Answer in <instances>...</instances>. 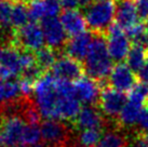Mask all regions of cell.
I'll use <instances>...</instances> for the list:
<instances>
[{
  "label": "cell",
  "instance_id": "6da1fadb",
  "mask_svg": "<svg viewBox=\"0 0 148 147\" xmlns=\"http://www.w3.org/2000/svg\"><path fill=\"white\" fill-rule=\"evenodd\" d=\"M35 102L42 117L53 120H74L81 109L74 83L43 75L35 84Z\"/></svg>",
  "mask_w": 148,
  "mask_h": 147
},
{
  "label": "cell",
  "instance_id": "7a4b0ae2",
  "mask_svg": "<svg viewBox=\"0 0 148 147\" xmlns=\"http://www.w3.org/2000/svg\"><path fill=\"white\" fill-rule=\"evenodd\" d=\"M84 70L89 77L99 83H102L112 70V58L108 51L106 40L101 34L93 37L84 62Z\"/></svg>",
  "mask_w": 148,
  "mask_h": 147
},
{
  "label": "cell",
  "instance_id": "3957f363",
  "mask_svg": "<svg viewBox=\"0 0 148 147\" xmlns=\"http://www.w3.org/2000/svg\"><path fill=\"white\" fill-rule=\"evenodd\" d=\"M116 15V4L114 0H95L86 11L88 26L95 33L102 34L111 25Z\"/></svg>",
  "mask_w": 148,
  "mask_h": 147
},
{
  "label": "cell",
  "instance_id": "277c9868",
  "mask_svg": "<svg viewBox=\"0 0 148 147\" xmlns=\"http://www.w3.org/2000/svg\"><path fill=\"white\" fill-rule=\"evenodd\" d=\"M45 42L43 30L41 26L35 22L28 23L22 28L17 29L13 34V40L11 43L18 48H24L28 51H38L43 48Z\"/></svg>",
  "mask_w": 148,
  "mask_h": 147
},
{
  "label": "cell",
  "instance_id": "5b68a950",
  "mask_svg": "<svg viewBox=\"0 0 148 147\" xmlns=\"http://www.w3.org/2000/svg\"><path fill=\"white\" fill-rule=\"evenodd\" d=\"M26 126L22 116L3 117L0 124V147H12L21 144Z\"/></svg>",
  "mask_w": 148,
  "mask_h": 147
},
{
  "label": "cell",
  "instance_id": "8992f818",
  "mask_svg": "<svg viewBox=\"0 0 148 147\" xmlns=\"http://www.w3.org/2000/svg\"><path fill=\"white\" fill-rule=\"evenodd\" d=\"M107 47L114 61L120 62L127 58L131 49L130 38L124 29L118 24H111L107 29Z\"/></svg>",
  "mask_w": 148,
  "mask_h": 147
},
{
  "label": "cell",
  "instance_id": "52a82bcc",
  "mask_svg": "<svg viewBox=\"0 0 148 147\" xmlns=\"http://www.w3.org/2000/svg\"><path fill=\"white\" fill-rule=\"evenodd\" d=\"M127 98L123 92L116 90L114 88H107L101 91V95L99 98V108L106 116L116 117L119 116L121 110L127 104Z\"/></svg>",
  "mask_w": 148,
  "mask_h": 147
},
{
  "label": "cell",
  "instance_id": "ba28073f",
  "mask_svg": "<svg viewBox=\"0 0 148 147\" xmlns=\"http://www.w3.org/2000/svg\"><path fill=\"white\" fill-rule=\"evenodd\" d=\"M41 28L43 30L45 42L49 45V48L54 50L62 48L65 45L67 33L61 20H58L56 16L43 19L41 21Z\"/></svg>",
  "mask_w": 148,
  "mask_h": 147
},
{
  "label": "cell",
  "instance_id": "9c48e42d",
  "mask_svg": "<svg viewBox=\"0 0 148 147\" xmlns=\"http://www.w3.org/2000/svg\"><path fill=\"white\" fill-rule=\"evenodd\" d=\"M42 139L53 146L63 147L68 139V128L58 120L48 119L41 123Z\"/></svg>",
  "mask_w": 148,
  "mask_h": 147
},
{
  "label": "cell",
  "instance_id": "30bf717a",
  "mask_svg": "<svg viewBox=\"0 0 148 147\" xmlns=\"http://www.w3.org/2000/svg\"><path fill=\"white\" fill-rule=\"evenodd\" d=\"M52 75L54 77L67 81L74 80L76 81L77 79L82 77L83 68L79 61L75 60L70 56H62L58 58L56 62L52 66Z\"/></svg>",
  "mask_w": 148,
  "mask_h": 147
},
{
  "label": "cell",
  "instance_id": "8fae6325",
  "mask_svg": "<svg viewBox=\"0 0 148 147\" xmlns=\"http://www.w3.org/2000/svg\"><path fill=\"white\" fill-rule=\"evenodd\" d=\"M135 81L134 71L127 64L122 63L116 65L109 75L110 87L120 92H130L136 84Z\"/></svg>",
  "mask_w": 148,
  "mask_h": 147
},
{
  "label": "cell",
  "instance_id": "7c38bea8",
  "mask_svg": "<svg viewBox=\"0 0 148 147\" xmlns=\"http://www.w3.org/2000/svg\"><path fill=\"white\" fill-rule=\"evenodd\" d=\"M75 94L80 103L91 105L99 101V83L94 79L86 77H80L74 82Z\"/></svg>",
  "mask_w": 148,
  "mask_h": 147
},
{
  "label": "cell",
  "instance_id": "4fadbf2b",
  "mask_svg": "<svg viewBox=\"0 0 148 147\" xmlns=\"http://www.w3.org/2000/svg\"><path fill=\"white\" fill-rule=\"evenodd\" d=\"M73 123L78 130L86 129H101L103 127L104 119L99 110L91 105H86L82 107L76 118L73 120Z\"/></svg>",
  "mask_w": 148,
  "mask_h": 147
},
{
  "label": "cell",
  "instance_id": "5bb4252c",
  "mask_svg": "<svg viewBox=\"0 0 148 147\" xmlns=\"http://www.w3.org/2000/svg\"><path fill=\"white\" fill-rule=\"evenodd\" d=\"M92 40H93L92 35L86 32L74 36L66 45V53L68 56L73 57L79 62L86 60Z\"/></svg>",
  "mask_w": 148,
  "mask_h": 147
},
{
  "label": "cell",
  "instance_id": "9a60e30c",
  "mask_svg": "<svg viewBox=\"0 0 148 147\" xmlns=\"http://www.w3.org/2000/svg\"><path fill=\"white\" fill-rule=\"evenodd\" d=\"M116 20L117 24L124 30L138 23L134 0H118L116 4Z\"/></svg>",
  "mask_w": 148,
  "mask_h": 147
},
{
  "label": "cell",
  "instance_id": "2e32d148",
  "mask_svg": "<svg viewBox=\"0 0 148 147\" xmlns=\"http://www.w3.org/2000/svg\"><path fill=\"white\" fill-rule=\"evenodd\" d=\"M21 53L22 50L12 43L0 47V65L9 68L15 77L23 73Z\"/></svg>",
  "mask_w": 148,
  "mask_h": 147
},
{
  "label": "cell",
  "instance_id": "e0dca14e",
  "mask_svg": "<svg viewBox=\"0 0 148 147\" xmlns=\"http://www.w3.org/2000/svg\"><path fill=\"white\" fill-rule=\"evenodd\" d=\"M61 22L67 35L73 37L84 33V29L88 26L83 15L75 9H69L64 11L61 15Z\"/></svg>",
  "mask_w": 148,
  "mask_h": 147
},
{
  "label": "cell",
  "instance_id": "ac0fdd59",
  "mask_svg": "<svg viewBox=\"0 0 148 147\" xmlns=\"http://www.w3.org/2000/svg\"><path fill=\"white\" fill-rule=\"evenodd\" d=\"M148 56V50L146 47L140 45H133L127 55V65L133 71L138 73V70L144 65Z\"/></svg>",
  "mask_w": 148,
  "mask_h": 147
},
{
  "label": "cell",
  "instance_id": "d6986e66",
  "mask_svg": "<svg viewBox=\"0 0 148 147\" xmlns=\"http://www.w3.org/2000/svg\"><path fill=\"white\" fill-rule=\"evenodd\" d=\"M142 109H143V105L129 101L120 113L119 122L125 127H131L133 124H135L140 120Z\"/></svg>",
  "mask_w": 148,
  "mask_h": 147
},
{
  "label": "cell",
  "instance_id": "ffe728a7",
  "mask_svg": "<svg viewBox=\"0 0 148 147\" xmlns=\"http://www.w3.org/2000/svg\"><path fill=\"white\" fill-rule=\"evenodd\" d=\"M21 93L20 83L10 80H1L0 79V104H5L8 102L16 100L18 94Z\"/></svg>",
  "mask_w": 148,
  "mask_h": 147
},
{
  "label": "cell",
  "instance_id": "44dd1931",
  "mask_svg": "<svg viewBox=\"0 0 148 147\" xmlns=\"http://www.w3.org/2000/svg\"><path fill=\"white\" fill-rule=\"evenodd\" d=\"M29 12L24 2L16 1L13 3L12 14H11V27L20 29L26 24H28Z\"/></svg>",
  "mask_w": 148,
  "mask_h": 147
},
{
  "label": "cell",
  "instance_id": "7402d4cb",
  "mask_svg": "<svg viewBox=\"0 0 148 147\" xmlns=\"http://www.w3.org/2000/svg\"><path fill=\"white\" fill-rule=\"evenodd\" d=\"M127 37L130 38L135 45H144L148 48V30L147 26H145L143 23H136L132 27L125 30Z\"/></svg>",
  "mask_w": 148,
  "mask_h": 147
},
{
  "label": "cell",
  "instance_id": "603a6c76",
  "mask_svg": "<svg viewBox=\"0 0 148 147\" xmlns=\"http://www.w3.org/2000/svg\"><path fill=\"white\" fill-rule=\"evenodd\" d=\"M101 129H86L81 130L78 135L79 147H96L102 137Z\"/></svg>",
  "mask_w": 148,
  "mask_h": 147
},
{
  "label": "cell",
  "instance_id": "cb8c5ba5",
  "mask_svg": "<svg viewBox=\"0 0 148 147\" xmlns=\"http://www.w3.org/2000/svg\"><path fill=\"white\" fill-rule=\"evenodd\" d=\"M36 64H37L43 71L49 68H52L54 63L56 62L55 52L52 48H42L36 51Z\"/></svg>",
  "mask_w": 148,
  "mask_h": 147
},
{
  "label": "cell",
  "instance_id": "d4e9b609",
  "mask_svg": "<svg viewBox=\"0 0 148 147\" xmlns=\"http://www.w3.org/2000/svg\"><path fill=\"white\" fill-rule=\"evenodd\" d=\"M127 100L130 102L140 104V105L146 104V102L148 101V83H145V82L136 83L129 92Z\"/></svg>",
  "mask_w": 148,
  "mask_h": 147
},
{
  "label": "cell",
  "instance_id": "484cf974",
  "mask_svg": "<svg viewBox=\"0 0 148 147\" xmlns=\"http://www.w3.org/2000/svg\"><path fill=\"white\" fill-rule=\"evenodd\" d=\"M41 137V129L38 127V124L28 123L24 130L22 144L25 146H35L39 143Z\"/></svg>",
  "mask_w": 148,
  "mask_h": 147
},
{
  "label": "cell",
  "instance_id": "4316f807",
  "mask_svg": "<svg viewBox=\"0 0 148 147\" xmlns=\"http://www.w3.org/2000/svg\"><path fill=\"white\" fill-rule=\"evenodd\" d=\"M97 147H125V139L118 132L110 131L102 135Z\"/></svg>",
  "mask_w": 148,
  "mask_h": 147
},
{
  "label": "cell",
  "instance_id": "83f0119b",
  "mask_svg": "<svg viewBox=\"0 0 148 147\" xmlns=\"http://www.w3.org/2000/svg\"><path fill=\"white\" fill-rule=\"evenodd\" d=\"M29 12V20L32 22H37V21H42L47 17V12H45V7L43 0L39 1H33L30 2L28 8Z\"/></svg>",
  "mask_w": 148,
  "mask_h": 147
},
{
  "label": "cell",
  "instance_id": "f1b7e54d",
  "mask_svg": "<svg viewBox=\"0 0 148 147\" xmlns=\"http://www.w3.org/2000/svg\"><path fill=\"white\" fill-rule=\"evenodd\" d=\"M13 3L10 0H2L0 5V24L4 27H11V14Z\"/></svg>",
  "mask_w": 148,
  "mask_h": 147
},
{
  "label": "cell",
  "instance_id": "f546056e",
  "mask_svg": "<svg viewBox=\"0 0 148 147\" xmlns=\"http://www.w3.org/2000/svg\"><path fill=\"white\" fill-rule=\"evenodd\" d=\"M136 12L142 22L148 21V0H134Z\"/></svg>",
  "mask_w": 148,
  "mask_h": 147
},
{
  "label": "cell",
  "instance_id": "4dcf8cb0",
  "mask_svg": "<svg viewBox=\"0 0 148 147\" xmlns=\"http://www.w3.org/2000/svg\"><path fill=\"white\" fill-rule=\"evenodd\" d=\"M18 83H20L21 93L24 95L25 98H28L29 95L34 92V90H35V84H36V82L33 81V80H30V79L22 77Z\"/></svg>",
  "mask_w": 148,
  "mask_h": 147
},
{
  "label": "cell",
  "instance_id": "1f68e13d",
  "mask_svg": "<svg viewBox=\"0 0 148 147\" xmlns=\"http://www.w3.org/2000/svg\"><path fill=\"white\" fill-rule=\"evenodd\" d=\"M133 147H148V132H140L134 139Z\"/></svg>",
  "mask_w": 148,
  "mask_h": 147
},
{
  "label": "cell",
  "instance_id": "d6a6232c",
  "mask_svg": "<svg viewBox=\"0 0 148 147\" xmlns=\"http://www.w3.org/2000/svg\"><path fill=\"white\" fill-rule=\"evenodd\" d=\"M138 122H140V127L144 129L145 132H148V106L143 107Z\"/></svg>",
  "mask_w": 148,
  "mask_h": 147
},
{
  "label": "cell",
  "instance_id": "836d02e7",
  "mask_svg": "<svg viewBox=\"0 0 148 147\" xmlns=\"http://www.w3.org/2000/svg\"><path fill=\"white\" fill-rule=\"evenodd\" d=\"M138 79L140 80V82H145L148 83V56L145 61L144 65L142 66V68L138 70Z\"/></svg>",
  "mask_w": 148,
  "mask_h": 147
},
{
  "label": "cell",
  "instance_id": "e575fe53",
  "mask_svg": "<svg viewBox=\"0 0 148 147\" xmlns=\"http://www.w3.org/2000/svg\"><path fill=\"white\" fill-rule=\"evenodd\" d=\"M62 7L66 9V10H69V9H75L76 7H79L78 0H60Z\"/></svg>",
  "mask_w": 148,
  "mask_h": 147
},
{
  "label": "cell",
  "instance_id": "d590c367",
  "mask_svg": "<svg viewBox=\"0 0 148 147\" xmlns=\"http://www.w3.org/2000/svg\"><path fill=\"white\" fill-rule=\"evenodd\" d=\"M93 3V0H78V4L80 8H89Z\"/></svg>",
  "mask_w": 148,
  "mask_h": 147
},
{
  "label": "cell",
  "instance_id": "8d00e7d4",
  "mask_svg": "<svg viewBox=\"0 0 148 147\" xmlns=\"http://www.w3.org/2000/svg\"><path fill=\"white\" fill-rule=\"evenodd\" d=\"M33 147H58V146H53V145H50L48 143H45V144H37V145H35Z\"/></svg>",
  "mask_w": 148,
  "mask_h": 147
},
{
  "label": "cell",
  "instance_id": "74e56055",
  "mask_svg": "<svg viewBox=\"0 0 148 147\" xmlns=\"http://www.w3.org/2000/svg\"><path fill=\"white\" fill-rule=\"evenodd\" d=\"M12 147H26V146H25V145H20V144H18V145H14V146H12Z\"/></svg>",
  "mask_w": 148,
  "mask_h": 147
},
{
  "label": "cell",
  "instance_id": "f35d334b",
  "mask_svg": "<svg viewBox=\"0 0 148 147\" xmlns=\"http://www.w3.org/2000/svg\"><path fill=\"white\" fill-rule=\"evenodd\" d=\"M26 1H30V2H33V1H39V0H26ZM22 2H25V0H22Z\"/></svg>",
  "mask_w": 148,
  "mask_h": 147
},
{
  "label": "cell",
  "instance_id": "ab89813d",
  "mask_svg": "<svg viewBox=\"0 0 148 147\" xmlns=\"http://www.w3.org/2000/svg\"><path fill=\"white\" fill-rule=\"evenodd\" d=\"M1 2H2V0H0V5H1Z\"/></svg>",
  "mask_w": 148,
  "mask_h": 147
},
{
  "label": "cell",
  "instance_id": "60d3db41",
  "mask_svg": "<svg viewBox=\"0 0 148 147\" xmlns=\"http://www.w3.org/2000/svg\"><path fill=\"white\" fill-rule=\"evenodd\" d=\"M147 30H148V25H147Z\"/></svg>",
  "mask_w": 148,
  "mask_h": 147
},
{
  "label": "cell",
  "instance_id": "b9f144b4",
  "mask_svg": "<svg viewBox=\"0 0 148 147\" xmlns=\"http://www.w3.org/2000/svg\"><path fill=\"white\" fill-rule=\"evenodd\" d=\"M0 124H1V121H0Z\"/></svg>",
  "mask_w": 148,
  "mask_h": 147
},
{
  "label": "cell",
  "instance_id": "7bdbcfd3",
  "mask_svg": "<svg viewBox=\"0 0 148 147\" xmlns=\"http://www.w3.org/2000/svg\"><path fill=\"white\" fill-rule=\"evenodd\" d=\"M131 147H133V146H131Z\"/></svg>",
  "mask_w": 148,
  "mask_h": 147
}]
</instances>
